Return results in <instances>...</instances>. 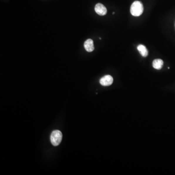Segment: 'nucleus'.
<instances>
[{
	"mask_svg": "<svg viewBox=\"0 0 175 175\" xmlns=\"http://www.w3.org/2000/svg\"><path fill=\"white\" fill-rule=\"evenodd\" d=\"M95 11L99 15L104 16L107 13V9L102 4L98 3L95 5Z\"/></svg>",
	"mask_w": 175,
	"mask_h": 175,
	"instance_id": "20e7f679",
	"label": "nucleus"
},
{
	"mask_svg": "<svg viewBox=\"0 0 175 175\" xmlns=\"http://www.w3.org/2000/svg\"><path fill=\"white\" fill-rule=\"evenodd\" d=\"M137 49L143 57H147L148 55V50L144 45L142 44L139 45L137 47Z\"/></svg>",
	"mask_w": 175,
	"mask_h": 175,
	"instance_id": "0eeeda50",
	"label": "nucleus"
},
{
	"mask_svg": "<svg viewBox=\"0 0 175 175\" xmlns=\"http://www.w3.org/2000/svg\"><path fill=\"white\" fill-rule=\"evenodd\" d=\"M62 139V133L59 130H54L51 133L50 140L52 144L54 146H58L60 144Z\"/></svg>",
	"mask_w": 175,
	"mask_h": 175,
	"instance_id": "f03ea898",
	"label": "nucleus"
},
{
	"mask_svg": "<svg viewBox=\"0 0 175 175\" xmlns=\"http://www.w3.org/2000/svg\"><path fill=\"white\" fill-rule=\"evenodd\" d=\"M85 50L88 52H92L95 50L93 41L92 39H88L84 44Z\"/></svg>",
	"mask_w": 175,
	"mask_h": 175,
	"instance_id": "39448f33",
	"label": "nucleus"
},
{
	"mask_svg": "<svg viewBox=\"0 0 175 175\" xmlns=\"http://www.w3.org/2000/svg\"><path fill=\"white\" fill-rule=\"evenodd\" d=\"M164 65V61L161 59H156L153 60L152 66L155 69L160 70L162 68Z\"/></svg>",
	"mask_w": 175,
	"mask_h": 175,
	"instance_id": "423d86ee",
	"label": "nucleus"
},
{
	"mask_svg": "<svg viewBox=\"0 0 175 175\" xmlns=\"http://www.w3.org/2000/svg\"><path fill=\"white\" fill-rule=\"evenodd\" d=\"M144 11V6L142 3L140 1H135L133 3L130 7V13L135 17L141 15Z\"/></svg>",
	"mask_w": 175,
	"mask_h": 175,
	"instance_id": "f257e3e1",
	"label": "nucleus"
},
{
	"mask_svg": "<svg viewBox=\"0 0 175 175\" xmlns=\"http://www.w3.org/2000/svg\"><path fill=\"white\" fill-rule=\"evenodd\" d=\"M113 78L110 75H106L100 80V83L103 86H109L113 83Z\"/></svg>",
	"mask_w": 175,
	"mask_h": 175,
	"instance_id": "7ed1b4c3",
	"label": "nucleus"
}]
</instances>
